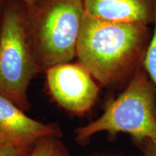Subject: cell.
I'll return each instance as SVG.
<instances>
[{
  "instance_id": "cell-1",
  "label": "cell",
  "mask_w": 156,
  "mask_h": 156,
  "mask_svg": "<svg viewBox=\"0 0 156 156\" xmlns=\"http://www.w3.org/2000/svg\"><path fill=\"white\" fill-rule=\"evenodd\" d=\"M147 25L96 18L85 12L77 56L94 79L104 86L118 83L138 60Z\"/></svg>"
},
{
  "instance_id": "cell-2",
  "label": "cell",
  "mask_w": 156,
  "mask_h": 156,
  "mask_svg": "<svg viewBox=\"0 0 156 156\" xmlns=\"http://www.w3.org/2000/svg\"><path fill=\"white\" fill-rule=\"evenodd\" d=\"M32 11L27 32L39 67L72 61L85 14L83 0H42Z\"/></svg>"
},
{
  "instance_id": "cell-3",
  "label": "cell",
  "mask_w": 156,
  "mask_h": 156,
  "mask_svg": "<svg viewBox=\"0 0 156 156\" xmlns=\"http://www.w3.org/2000/svg\"><path fill=\"white\" fill-rule=\"evenodd\" d=\"M101 132H122L140 141L156 142V93L146 72H136L124 92L98 119L77 128L76 140L84 142Z\"/></svg>"
},
{
  "instance_id": "cell-4",
  "label": "cell",
  "mask_w": 156,
  "mask_h": 156,
  "mask_svg": "<svg viewBox=\"0 0 156 156\" xmlns=\"http://www.w3.org/2000/svg\"><path fill=\"white\" fill-rule=\"evenodd\" d=\"M0 28V94L24 112L30 106L28 87L40 68L28 41L26 19L9 6Z\"/></svg>"
},
{
  "instance_id": "cell-5",
  "label": "cell",
  "mask_w": 156,
  "mask_h": 156,
  "mask_svg": "<svg viewBox=\"0 0 156 156\" xmlns=\"http://www.w3.org/2000/svg\"><path fill=\"white\" fill-rule=\"evenodd\" d=\"M46 81L56 102L75 114L88 112L98 95L99 88L93 76L80 63L67 62L48 68Z\"/></svg>"
},
{
  "instance_id": "cell-6",
  "label": "cell",
  "mask_w": 156,
  "mask_h": 156,
  "mask_svg": "<svg viewBox=\"0 0 156 156\" xmlns=\"http://www.w3.org/2000/svg\"><path fill=\"white\" fill-rule=\"evenodd\" d=\"M60 134L54 124L31 119L9 99L0 94V139L6 144L32 147L38 140Z\"/></svg>"
},
{
  "instance_id": "cell-7",
  "label": "cell",
  "mask_w": 156,
  "mask_h": 156,
  "mask_svg": "<svg viewBox=\"0 0 156 156\" xmlns=\"http://www.w3.org/2000/svg\"><path fill=\"white\" fill-rule=\"evenodd\" d=\"M87 14L104 20L147 25L153 20V0H83Z\"/></svg>"
},
{
  "instance_id": "cell-8",
  "label": "cell",
  "mask_w": 156,
  "mask_h": 156,
  "mask_svg": "<svg viewBox=\"0 0 156 156\" xmlns=\"http://www.w3.org/2000/svg\"><path fill=\"white\" fill-rule=\"evenodd\" d=\"M59 135L46 136L38 140L33 146L28 156H71Z\"/></svg>"
},
{
  "instance_id": "cell-9",
  "label": "cell",
  "mask_w": 156,
  "mask_h": 156,
  "mask_svg": "<svg viewBox=\"0 0 156 156\" xmlns=\"http://www.w3.org/2000/svg\"><path fill=\"white\" fill-rule=\"evenodd\" d=\"M153 20L155 23L153 34L146 51L144 60L145 72L153 83L156 93V3H154Z\"/></svg>"
},
{
  "instance_id": "cell-10",
  "label": "cell",
  "mask_w": 156,
  "mask_h": 156,
  "mask_svg": "<svg viewBox=\"0 0 156 156\" xmlns=\"http://www.w3.org/2000/svg\"><path fill=\"white\" fill-rule=\"evenodd\" d=\"M31 150V147H20L7 144L0 147V156H28Z\"/></svg>"
},
{
  "instance_id": "cell-11",
  "label": "cell",
  "mask_w": 156,
  "mask_h": 156,
  "mask_svg": "<svg viewBox=\"0 0 156 156\" xmlns=\"http://www.w3.org/2000/svg\"><path fill=\"white\" fill-rule=\"evenodd\" d=\"M143 156H156V142L148 141Z\"/></svg>"
},
{
  "instance_id": "cell-12",
  "label": "cell",
  "mask_w": 156,
  "mask_h": 156,
  "mask_svg": "<svg viewBox=\"0 0 156 156\" xmlns=\"http://www.w3.org/2000/svg\"><path fill=\"white\" fill-rule=\"evenodd\" d=\"M21 1L24 2L25 3H26L27 5H32V4H34L36 3L38 0H21Z\"/></svg>"
},
{
  "instance_id": "cell-13",
  "label": "cell",
  "mask_w": 156,
  "mask_h": 156,
  "mask_svg": "<svg viewBox=\"0 0 156 156\" xmlns=\"http://www.w3.org/2000/svg\"><path fill=\"white\" fill-rule=\"evenodd\" d=\"M5 145H7V144L5 143V142H4L2 140L0 139V147H2V146H4Z\"/></svg>"
}]
</instances>
